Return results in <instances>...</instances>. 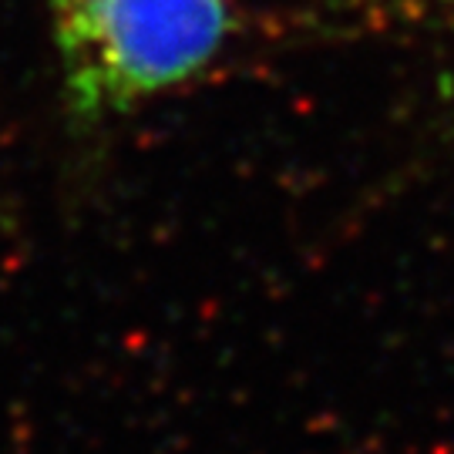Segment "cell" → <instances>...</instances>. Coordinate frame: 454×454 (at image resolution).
Returning a JSON list of instances; mask_svg holds the SVG:
<instances>
[{
	"mask_svg": "<svg viewBox=\"0 0 454 454\" xmlns=\"http://www.w3.org/2000/svg\"><path fill=\"white\" fill-rule=\"evenodd\" d=\"M71 98L114 112L192 78L219 51L229 0H51Z\"/></svg>",
	"mask_w": 454,
	"mask_h": 454,
	"instance_id": "obj_1",
	"label": "cell"
}]
</instances>
